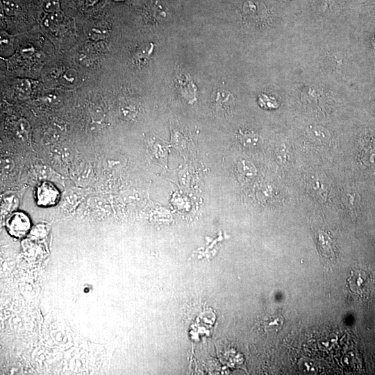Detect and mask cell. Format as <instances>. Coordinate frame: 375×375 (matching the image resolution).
<instances>
[{
  "instance_id": "obj_2",
  "label": "cell",
  "mask_w": 375,
  "mask_h": 375,
  "mask_svg": "<svg viewBox=\"0 0 375 375\" xmlns=\"http://www.w3.org/2000/svg\"><path fill=\"white\" fill-rule=\"evenodd\" d=\"M35 199L38 206L51 207L58 202L60 192L53 183L44 181L38 184L35 189Z\"/></svg>"
},
{
  "instance_id": "obj_5",
  "label": "cell",
  "mask_w": 375,
  "mask_h": 375,
  "mask_svg": "<svg viewBox=\"0 0 375 375\" xmlns=\"http://www.w3.org/2000/svg\"><path fill=\"white\" fill-rule=\"evenodd\" d=\"M306 131L308 137L319 141L326 140L329 136L328 130L321 126H309Z\"/></svg>"
},
{
  "instance_id": "obj_7",
  "label": "cell",
  "mask_w": 375,
  "mask_h": 375,
  "mask_svg": "<svg viewBox=\"0 0 375 375\" xmlns=\"http://www.w3.org/2000/svg\"><path fill=\"white\" fill-rule=\"evenodd\" d=\"M216 106L218 108L219 110H222L226 112L230 110V108L231 106V104L233 103V98L231 97V95L226 98L222 99L219 98V96H217V99H215Z\"/></svg>"
},
{
  "instance_id": "obj_8",
  "label": "cell",
  "mask_w": 375,
  "mask_h": 375,
  "mask_svg": "<svg viewBox=\"0 0 375 375\" xmlns=\"http://www.w3.org/2000/svg\"><path fill=\"white\" fill-rule=\"evenodd\" d=\"M58 5L57 0H48L45 5V8L49 11L54 10Z\"/></svg>"
},
{
  "instance_id": "obj_4",
  "label": "cell",
  "mask_w": 375,
  "mask_h": 375,
  "mask_svg": "<svg viewBox=\"0 0 375 375\" xmlns=\"http://www.w3.org/2000/svg\"><path fill=\"white\" fill-rule=\"evenodd\" d=\"M238 138L241 144L247 148L258 147L263 143L262 138L259 134L253 132L240 131Z\"/></svg>"
},
{
  "instance_id": "obj_3",
  "label": "cell",
  "mask_w": 375,
  "mask_h": 375,
  "mask_svg": "<svg viewBox=\"0 0 375 375\" xmlns=\"http://www.w3.org/2000/svg\"><path fill=\"white\" fill-rule=\"evenodd\" d=\"M317 241L321 255L326 259L333 260L335 253L331 237L324 231H319L317 234Z\"/></svg>"
},
{
  "instance_id": "obj_6",
  "label": "cell",
  "mask_w": 375,
  "mask_h": 375,
  "mask_svg": "<svg viewBox=\"0 0 375 375\" xmlns=\"http://www.w3.org/2000/svg\"><path fill=\"white\" fill-rule=\"evenodd\" d=\"M260 106L265 109H274L278 107L277 101L273 97L260 94L258 98Z\"/></svg>"
},
{
  "instance_id": "obj_1",
  "label": "cell",
  "mask_w": 375,
  "mask_h": 375,
  "mask_svg": "<svg viewBox=\"0 0 375 375\" xmlns=\"http://www.w3.org/2000/svg\"><path fill=\"white\" fill-rule=\"evenodd\" d=\"M30 228L31 220L23 212H14L7 219L6 228L9 234L14 238L24 237L28 233Z\"/></svg>"
}]
</instances>
